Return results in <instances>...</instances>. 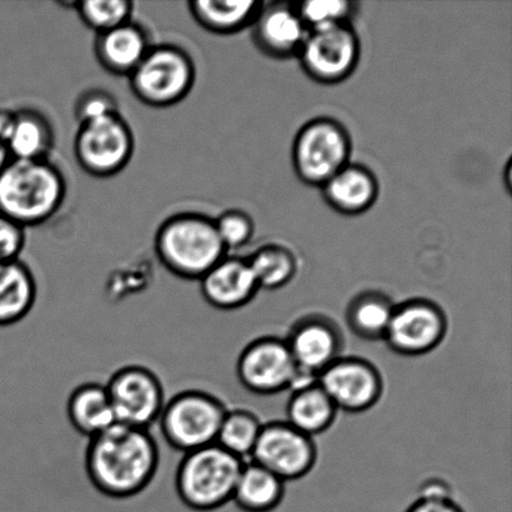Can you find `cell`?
Wrapping results in <instances>:
<instances>
[{
    "instance_id": "cell-1",
    "label": "cell",
    "mask_w": 512,
    "mask_h": 512,
    "mask_svg": "<svg viewBox=\"0 0 512 512\" xmlns=\"http://www.w3.org/2000/svg\"><path fill=\"white\" fill-rule=\"evenodd\" d=\"M160 460L158 441L150 429L115 423L88 439L84 468L98 494L129 499L152 485Z\"/></svg>"
},
{
    "instance_id": "cell-2",
    "label": "cell",
    "mask_w": 512,
    "mask_h": 512,
    "mask_svg": "<svg viewBox=\"0 0 512 512\" xmlns=\"http://www.w3.org/2000/svg\"><path fill=\"white\" fill-rule=\"evenodd\" d=\"M65 197L62 170L49 159H10L0 172V214L25 229L52 219Z\"/></svg>"
},
{
    "instance_id": "cell-3",
    "label": "cell",
    "mask_w": 512,
    "mask_h": 512,
    "mask_svg": "<svg viewBox=\"0 0 512 512\" xmlns=\"http://www.w3.org/2000/svg\"><path fill=\"white\" fill-rule=\"evenodd\" d=\"M154 249L170 273L198 281L228 255L214 219L194 212L178 213L165 220L155 234Z\"/></svg>"
},
{
    "instance_id": "cell-4",
    "label": "cell",
    "mask_w": 512,
    "mask_h": 512,
    "mask_svg": "<svg viewBox=\"0 0 512 512\" xmlns=\"http://www.w3.org/2000/svg\"><path fill=\"white\" fill-rule=\"evenodd\" d=\"M245 460L218 444L190 451L175 473V493L195 511H214L232 504Z\"/></svg>"
},
{
    "instance_id": "cell-5",
    "label": "cell",
    "mask_w": 512,
    "mask_h": 512,
    "mask_svg": "<svg viewBox=\"0 0 512 512\" xmlns=\"http://www.w3.org/2000/svg\"><path fill=\"white\" fill-rule=\"evenodd\" d=\"M128 79L130 90L140 103L168 108L192 93L197 67L192 55L178 45L153 44Z\"/></svg>"
},
{
    "instance_id": "cell-6",
    "label": "cell",
    "mask_w": 512,
    "mask_h": 512,
    "mask_svg": "<svg viewBox=\"0 0 512 512\" xmlns=\"http://www.w3.org/2000/svg\"><path fill=\"white\" fill-rule=\"evenodd\" d=\"M227 406L204 390H184L165 403L158 420L160 434L170 448L187 454L217 444Z\"/></svg>"
},
{
    "instance_id": "cell-7",
    "label": "cell",
    "mask_w": 512,
    "mask_h": 512,
    "mask_svg": "<svg viewBox=\"0 0 512 512\" xmlns=\"http://www.w3.org/2000/svg\"><path fill=\"white\" fill-rule=\"evenodd\" d=\"M350 135L335 119L310 120L299 130L293 145V164L304 183L323 187L350 164Z\"/></svg>"
},
{
    "instance_id": "cell-8",
    "label": "cell",
    "mask_w": 512,
    "mask_h": 512,
    "mask_svg": "<svg viewBox=\"0 0 512 512\" xmlns=\"http://www.w3.org/2000/svg\"><path fill=\"white\" fill-rule=\"evenodd\" d=\"M74 155L85 173L110 178L128 167L135 150L132 128L122 114L79 124L75 134Z\"/></svg>"
},
{
    "instance_id": "cell-9",
    "label": "cell",
    "mask_w": 512,
    "mask_h": 512,
    "mask_svg": "<svg viewBox=\"0 0 512 512\" xmlns=\"http://www.w3.org/2000/svg\"><path fill=\"white\" fill-rule=\"evenodd\" d=\"M105 384L117 423L150 429L167 403L159 376L148 366L129 364L114 371Z\"/></svg>"
},
{
    "instance_id": "cell-10",
    "label": "cell",
    "mask_w": 512,
    "mask_h": 512,
    "mask_svg": "<svg viewBox=\"0 0 512 512\" xmlns=\"http://www.w3.org/2000/svg\"><path fill=\"white\" fill-rule=\"evenodd\" d=\"M298 55L310 78L321 84H338L358 67L359 37L351 24L311 29Z\"/></svg>"
},
{
    "instance_id": "cell-11",
    "label": "cell",
    "mask_w": 512,
    "mask_h": 512,
    "mask_svg": "<svg viewBox=\"0 0 512 512\" xmlns=\"http://www.w3.org/2000/svg\"><path fill=\"white\" fill-rule=\"evenodd\" d=\"M445 310L433 300L415 298L396 304L385 344L403 356H421L439 348L448 334Z\"/></svg>"
},
{
    "instance_id": "cell-12",
    "label": "cell",
    "mask_w": 512,
    "mask_h": 512,
    "mask_svg": "<svg viewBox=\"0 0 512 512\" xmlns=\"http://www.w3.org/2000/svg\"><path fill=\"white\" fill-rule=\"evenodd\" d=\"M250 460L263 466L284 483L305 478L318 460L314 438L285 420L263 424Z\"/></svg>"
},
{
    "instance_id": "cell-13",
    "label": "cell",
    "mask_w": 512,
    "mask_h": 512,
    "mask_svg": "<svg viewBox=\"0 0 512 512\" xmlns=\"http://www.w3.org/2000/svg\"><path fill=\"white\" fill-rule=\"evenodd\" d=\"M318 383L339 411L350 414L373 409L384 394L379 369L358 356L341 355L318 376Z\"/></svg>"
},
{
    "instance_id": "cell-14",
    "label": "cell",
    "mask_w": 512,
    "mask_h": 512,
    "mask_svg": "<svg viewBox=\"0 0 512 512\" xmlns=\"http://www.w3.org/2000/svg\"><path fill=\"white\" fill-rule=\"evenodd\" d=\"M298 374L284 338L263 336L249 343L237 361L240 384L256 395H275L290 390Z\"/></svg>"
},
{
    "instance_id": "cell-15",
    "label": "cell",
    "mask_w": 512,
    "mask_h": 512,
    "mask_svg": "<svg viewBox=\"0 0 512 512\" xmlns=\"http://www.w3.org/2000/svg\"><path fill=\"white\" fill-rule=\"evenodd\" d=\"M284 339L296 368L314 378L340 358L344 348L340 326L323 314H308L296 320Z\"/></svg>"
},
{
    "instance_id": "cell-16",
    "label": "cell",
    "mask_w": 512,
    "mask_h": 512,
    "mask_svg": "<svg viewBox=\"0 0 512 512\" xmlns=\"http://www.w3.org/2000/svg\"><path fill=\"white\" fill-rule=\"evenodd\" d=\"M308 33L295 4L290 3H263L253 23L256 45L274 58L298 55Z\"/></svg>"
},
{
    "instance_id": "cell-17",
    "label": "cell",
    "mask_w": 512,
    "mask_h": 512,
    "mask_svg": "<svg viewBox=\"0 0 512 512\" xmlns=\"http://www.w3.org/2000/svg\"><path fill=\"white\" fill-rule=\"evenodd\" d=\"M199 284L204 300L224 311L244 308L260 290L247 258L239 256H224L200 278Z\"/></svg>"
},
{
    "instance_id": "cell-18",
    "label": "cell",
    "mask_w": 512,
    "mask_h": 512,
    "mask_svg": "<svg viewBox=\"0 0 512 512\" xmlns=\"http://www.w3.org/2000/svg\"><path fill=\"white\" fill-rule=\"evenodd\" d=\"M152 45L147 30L130 20L108 32L95 35L94 54L108 73L128 78Z\"/></svg>"
},
{
    "instance_id": "cell-19",
    "label": "cell",
    "mask_w": 512,
    "mask_h": 512,
    "mask_svg": "<svg viewBox=\"0 0 512 512\" xmlns=\"http://www.w3.org/2000/svg\"><path fill=\"white\" fill-rule=\"evenodd\" d=\"M326 203L344 215H360L373 207L378 199L379 184L370 169L348 164L323 187Z\"/></svg>"
},
{
    "instance_id": "cell-20",
    "label": "cell",
    "mask_w": 512,
    "mask_h": 512,
    "mask_svg": "<svg viewBox=\"0 0 512 512\" xmlns=\"http://www.w3.org/2000/svg\"><path fill=\"white\" fill-rule=\"evenodd\" d=\"M69 424L90 439L117 423L105 384L97 381L75 386L67 400Z\"/></svg>"
},
{
    "instance_id": "cell-21",
    "label": "cell",
    "mask_w": 512,
    "mask_h": 512,
    "mask_svg": "<svg viewBox=\"0 0 512 512\" xmlns=\"http://www.w3.org/2000/svg\"><path fill=\"white\" fill-rule=\"evenodd\" d=\"M37 298V280L24 261L0 264V328L28 318Z\"/></svg>"
},
{
    "instance_id": "cell-22",
    "label": "cell",
    "mask_w": 512,
    "mask_h": 512,
    "mask_svg": "<svg viewBox=\"0 0 512 512\" xmlns=\"http://www.w3.org/2000/svg\"><path fill=\"white\" fill-rule=\"evenodd\" d=\"M339 410L318 381L291 390L286 404V423L315 438L334 425Z\"/></svg>"
},
{
    "instance_id": "cell-23",
    "label": "cell",
    "mask_w": 512,
    "mask_h": 512,
    "mask_svg": "<svg viewBox=\"0 0 512 512\" xmlns=\"http://www.w3.org/2000/svg\"><path fill=\"white\" fill-rule=\"evenodd\" d=\"M55 143L52 123L35 109L15 110L14 125L5 147L10 158L20 160L49 159Z\"/></svg>"
},
{
    "instance_id": "cell-24",
    "label": "cell",
    "mask_w": 512,
    "mask_h": 512,
    "mask_svg": "<svg viewBox=\"0 0 512 512\" xmlns=\"http://www.w3.org/2000/svg\"><path fill=\"white\" fill-rule=\"evenodd\" d=\"M285 483L254 461H245L232 504L243 512H271L283 501Z\"/></svg>"
},
{
    "instance_id": "cell-25",
    "label": "cell",
    "mask_w": 512,
    "mask_h": 512,
    "mask_svg": "<svg viewBox=\"0 0 512 512\" xmlns=\"http://www.w3.org/2000/svg\"><path fill=\"white\" fill-rule=\"evenodd\" d=\"M189 12L200 27L210 33L230 35L253 25L263 3L230 2V0H194Z\"/></svg>"
},
{
    "instance_id": "cell-26",
    "label": "cell",
    "mask_w": 512,
    "mask_h": 512,
    "mask_svg": "<svg viewBox=\"0 0 512 512\" xmlns=\"http://www.w3.org/2000/svg\"><path fill=\"white\" fill-rule=\"evenodd\" d=\"M395 303L378 290L361 291L350 300L345 319L351 333L368 341H383L388 331Z\"/></svg>"
},
{
    "instance_id": "cell-27",
    "label": "cell",
    "mask_w": 512,
    "mask_h": 512,
    "mask_svg": "<svg viewBox=\"0 0 512 512\" xmlns=\"http://www.w3.org/2000/svg\"><path fill=\"white\" fill-rule=\"evenodd\" d=\"M259 289L278 290L294 279L298 261L289 249L266 245L247 258Z\"/></svg>"
},
{
    "instance_id": "cell-28",
    "label": "cell",
    "mask_w": 512,
    "mask_h": 512,
    "mask_svg": "<svg viewBox=\"0 0 512 512\" xmlns=\"http://www.w3.org/2000/svg\"><path fill=\"white\" fill-rule=\"evenodd\" d=\"M261 423L258 416L245 409L228 410L220 426L217 444L240 459L250 458L259 439Z\"/></svg>"
},
{
    "instance_id": "cell-29",
    "label": "cell",
    "mask_w": 512,
    "mask_h": 512,
    "mask_svg": "<svg viewBox=\"0 0 512 512\" xmlns=\"http://www.w3.org/2000/svg\"><path fill=\"white\" fill-rule=\"evenodd\" d=\"M135 3L130 0H78L74 12L95 34H102L133 20Z\"/></svg>"
},
{
    "instance_id": "cell-30",
    "label": "cell",
    "mask_w": 512,
    "mask_h": 512,
    "mask_svg": "<svg viewBox=\"0 0 512 512\" xmlns=\"http://www.w3.org/2000/svg\"><path fill=\"white\" fill-rule=\"evenodd\" d=\"M358 3L348 0H310L295 4L296 10L309 30L350 24Z\"/></svg>"
},
{
    "instance_id": "cell-31",
    "label": "cell",
    "mask_w": 512,
    "mask_h": 512,
    "mask_svg": "<svg viewBox=\"0 0 512 512\" xmlns=\"http://www.w3.org/2000/svg\"><path fill=\"white\" fill-rule=\"evenodd\" d=\"M214 223L227 252L243 248L254 234L253 219L242 210H228L214 219Z\"/></svg>"
},
{
    "instance_id": "cell-32",
    "label": "cell",
    "mask_w": 512,
    "mask_h": 512,
    "mask_svg": "<svg viewBox=\"0 0 512 512\" xmlns=\"http://www.w3.org/2000/svg\"><path fill=\"white\" fill-rule=\"evenodd\" d=\"M117 99L104 89H88L79 95L74 105V115L78 124L92 122L100 118L117 114Z\"/></svg>"
},
{
    "instance_id": "cell-33",
    "label": "cell",
    "mask_w": 512,
    "mask_h": 512,
    "mask_svg": "<svg viewBox=\"0 0 512 512\" xmlns=\"http://www.w3.org/2000/svg\"><path fill=\"white\" fill-rule=\"evenodd\" d=\"M27 243V229L0 214V264L19 260Z\"/></svg>"
},
{
    "instance_id": "cell-34",
    "label": "cell",
    "mask_w": 512,
    "mask_h": 512,
    "mask_svg": "<svg viewBox=\"0 0 512 512\" xmlns=\"http://www.w3.org/2000/svg\"><path fill=\"white\" fill-rule=\"evenodd\" d=\"M405 512H465L461 506L456 503L453 496L450 498H425L419 496L415 503L409 506Z\"/></svg>"
},
{
    "instance_id": "cell-35",
    "label": "cell",
    "mask_w": 512,
    "mask_h": 512,
    "mask_svg": "<svg viewBox=\"0 0 512 512\" xmlns=\"http://www.w3.org/2000/svg\"><path fill=\"white\" fill-rule=\"evenodd\" d=\"M15 118V110L0 109V143H7L12 133Z\"/></svg>"
},
{
    "instance_id": "cell-36",
    "label": "cell",
    "mask_w": 512,
    "mask_h": 512,
    "mask_svg": "<svg viewBox=\"0 0 512 512\" xmlns=\"http://www.w3.org/2000/svg\"><path fill=\"white\" fill-rule=\"evenodd\" d=\"M10 159L12 158H10L7 147H5L3 143H0V172H2Z\"/></svg>"
}]
</instances>
